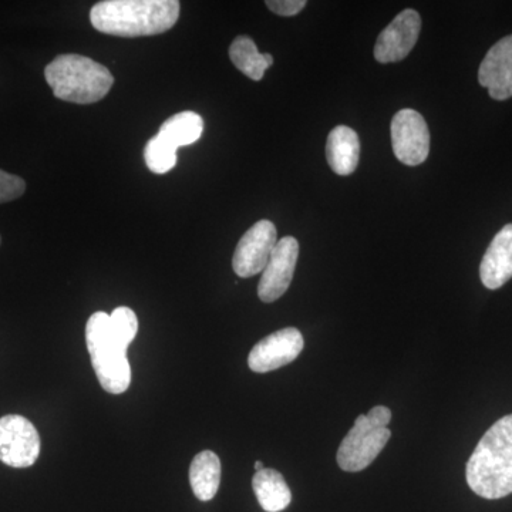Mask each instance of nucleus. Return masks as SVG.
Masks as SVG:
<instances>
[{"label": "nucleus", "mask_w": 512, "mask_h": 512, "mask_svg": "<svg viewBox=\"0 0 512 512\" xmlns=\"http://www.w3.org/2000/svg\"><path fill=\"white\" fill-rule=\"evenodd\" d=\"M326 158L338 175L355 173L360 158V141L356 131L346 126L333 128L326 144Z\"/></svg>", "instance_id": "nucleus-14"}, {"label": "nucleus", "mask_w": 512, "mask_h": 512, "mask_svg": "<svg viewBox=\"0 0 512 512\" xmlns=\"http://www.w3.org/2000/svg\"><path fill=\"white\" fill-rule=\"evenodd\" d=\"M276 242V228L274 222L262 220L256 222L254 227L245 232L238 242L237 249L232 258V268L239 278H251L264 272L274 251Z\"/></svg>", "instance_id": "nucleus-8"}, {"label": "nucleus", "mask_w": 512, "mask_h": 512, "mask_svg": "<svg viewBox=\"0 0 512 512\" xmlns=\"http://www.w3.org/2000/svg\"><path fill=\"white\" fill-rule=\"evenodd\" d=\"M305 346L302 333L296 328H286L266 336L256 343L248 356L252 372L268 373L281 369L301 355Z\"/></svg>", "instance_id": "nucleus-9"}, {"label": "nucleus", "mask_w": 512, "mask_h": 512, "mask_svg": "<svg viewBox=\"0 0 512 512\" xmlns=\"http://www.w3.org/2000/svg\"><path fill=\"white\" fill-rule=\"evenodd\" d=\"M39 433L32 421L18 414L0 419V461L13 468H28L40 456Z\"/></svg>", "instance_id": "nucleus-6"}, {"label": "nucleus", "mask_w": 512, "mask_h": 512, "mask_svg": "<svg viewBox=\"0 0 512 512\" xmlns=\"http://www.w3.org/2000/svg\"><path fill=\"white\" fill-rule=\"evenodd\" d=\"M190 483L195 497L211 501L221 484V461L214 451L205 450L194 457L190 467Z\"/></svg>", "instance_id": "nucleus-16"}, {"label": "nucleus", "mask_w": 512, "mask_h": 512, "mask_svg": "<svg viewBox=\"0 0 512 512\" xmlns=\"http://www.w3.org/2000/svg\"><path fill=\"white\" fill-rule=\"evenodd\" d=\"M481 282L495 291L512 278V224L505 225L484 254L480 265Z\"/></svg>", "instance_id": "nucleus-13"}, {"label": "nucleus", "mask_w": 512, "mask_h": 512, "mask_svg": "<svg viewBox=\"0 0 512 512\" xmlns=\"http://www.w3.org/2000/svg\"><path fill=\"white\" fill-rule=\"evenodd\" d=\"M202 131H204V120L200 114L194 111H183L165 121L158 131V136L163 137L167 143L178 150L180 147L190 146L200 140Z\"/></svg>", "instance_id": "nucleus-18"}, {"label": "nucleus", "mask_w": 512, "mask_h": 512, "mask_svg": "<svg viewBox=\"0 0 512 512\" xmlns=\"http://www.w3.org/2000/svg\"><path fill=\"white\" fill-rule=\"evenodd\" d=\"M255 470L256 473H258V471L264 470V463H262V461H256Z\"/></svg>", "instance_id": "nucleus-23"}, {"label": "nucleus", "mask_w": 512, "mask_h": 512, "mask_svg": "<svg viewBox=\"0 0 512 512\" xmlns=\"http://www.w3.org/2000/svg\"><path fill=\"white\" fill-rule=\"evenodd\" d=\"M26 191V183L18 175L0 170V204L18 200Z\"/></svg>", "instance_id": "nucleus-21"}, {"label": "nucleus", "mask_w": 512, "mask_h": 512, "mask_svg": "<svg viewBox=\"0 0 512 512\" xmlns=\"http://www.w3.org/2000/svg\"><path fill=\"white\" fill-rule=\"evenodd\" d=\"M180 6L177 0H106L93 6L90 20L110 36H156L173 28Z\"/></svg>", "instance_id": "nucleus-2"}, {"label": "nucleus", "mask_w": 512, "mask_h": 512, "mask_svg": "<svg viewBox=\"0 0 512 512\" xmlns=\"http://www.w3.org/2000/svg\"><path fill=\"white\" fill-rule=\"evenodd\" d=\"M392 146L400 163L416 167L430 153V131L426 120L416 110L404 109L392 120Z\"/></svg>", "instance_id": "nucleus-7"}, {"label": "nucleus", "mask_w": 512, "mask_h": 512, "mask_svg": "<svg viewBox=\"0 0 512 512\" xmlns=\"http://www.w3.org/2000/svg\"><path fill=\"white\" fill-rule=\"evenodd\" d=\"M421 18L414 9L403 10L377 37L375 59L379 63L400 62L419 40Z\"/></svg>", "instance_id": "nucleus-11"}, {"label": "nucleus", "mask_w": 512, "mask_h": 512, "mask_svg": "<svg viewBox=\"0 0 512 512\" xmlns=\"http://www.w3.org/2000/svg\"><path fill=\"white\" fill-rule=\"evenodd\" d=\"M478 82L494 100L512 97V35L498 40L488 50L478 69Z\"/></svg>", "instance_id": "nucleus-12"}, {"label": "nucleus", "mask_w": 512, "mask_h": 512, "mask_svg": "<svg viewBox=\"0 0 512 512\" xmlns=\"http://www.w3.org/2000/svg\"><path fill=\"white\" fill-rule=\"evenodd\" d=\"M144 158L148 170L154 174H167L177 164V148L171 146L163 137L157 136L148 141L144 148Z\"/></svg>", "instance_id": "nucleus-19"}, {"label": "nucleus", "mask_w": 512, "mask_h": 512, "mask_svg": "<svg viewBox=\"0 0 512 512\" xmlns=\"http://www.w3.org/2000/svg\"><path fill=\"white\" fill-rule=\"evenodd\" d=\"M468 487L485 500L512 494V414L495 421L467 461Z\"/></svg>", "instance_id": "nucleus-1"}, {"label": "nucleus", "mask_w": 512, "mask_h": 512, "mask_svg": "<svg viewBox=\"0 0 512 512\" xmlns=\"http://www.w3.org/2000/svg\"><path fill=\"white\" fill-rule=\"evenodd\" d=\"M252 488L256 500L266 512H281L291 504V488L286 484L284 476L272 468L258 471L252 478Z\"/></svg>", "instance_id": "nucleus-15"}, {"label": "nucleus", "mask_w": 512, "mask_h": 512, "mask_svg": "<svg viewBox=\"0 0 512 512\" xmlns=\"http://www.w3.org/2000/svg\"><path fill=\"white\" fill-rule=\"evenodd\" d=\"M266 6L271 12L276 13L278 16H289L298 15L301 10L305 9V0H268Z\"/></svg>", "instance_id": "nucleus-22"}, {"label": "nucleus", "mask_w": 512, "mask_h": 512, "mask_svg": "<svg viewBox=\"0 0 512 512\" xmlns=\"http://www.w3.org/2000/svg\"><path fill=\"white\" fill-rule=\"evenodd\" d=\"M229 59L239 72L255 82L264 79L266 70L274 64V57L269 53L259 52L254 40L248 36H238L232 42Z\"/></svg>", "instance_id": "nucleus-17"}, {"label": "nucleus", "mask_w": 512, "mask_h": 512, "mask_svg": "<svg viewBox=\"0 0 512 512\" xmlns=\"http://www.w3.org/2000/svg\"><path fill=\"white\" fill-rule=\"evenodd\" d=\"M45 77L57 99L76 104L104 99L114 84L107 67L80 55L57 56L47 64Z\"/></svg>", "instance_id": "nucleus-3"}, {"label": "nucleus", "mask_w": 512, "mask_h": 512, "mask_svg": "<svg viewBox=\"0 0 512 512\" xmlns=\"http://www.w3.org/2000/svg\"><path fill=\"white\" fill-rule=\"evenodd\" d=\"M392 412L376 406L369 413L357 417L352 429L342 440L338 450L339 467L346 473H359L369 467L389 443L392 431L387 429Z\"/></svg>", "instance_id": "nucleus-5"}, {"label": "nucleus", "mask_w": 512, "mask_h": 512, "mask_svg": "<svg viewBox=\"0 0 512 512\" xmlns=\"http://www.w3.org/2000/svg\"><path fill=\"white\" fill-rule=\"evenodd\" d=\"M111 326H113L114 333L117 338L121 340L126 346L136 339L138 332V319L136 313L131 311L127 306H120L114 309L110 315Z\"/></svg>", "instance_id": "nucleus-20"}, {"label": "nucleus", "mask_w": 512, "mask_h": 512, "mask_svg": "<svg viewBox=\"0 0 512 512\" xmlns=\"http://www.w3.org/2000/svg\"><path fill=\"white\" fill-rule=\"evenodd\" d=\"M86 343L97 379L110 394L127 392L131 383V367L124 345L111 326L109 313L96 312L87 320Z\"/></svg>", "instance_id": "nucleus-4"}, {"label": "nucleus", "mask_w": 512, "mask_h": 512, "mask_svg": "<svg viewBox=\"0 0 512 512\" xmlns=\"http://www.w3.org/2000/svg\"><path fill=\"white\" fill-rule=\"evenodd\" d=\"M298 256L299 244L295 238L285 237L276 242L258 285L262 302L272 303L285 295L292 284Z\"/></svg>", "instance_id": "nucleus-10"}]
</instances>
